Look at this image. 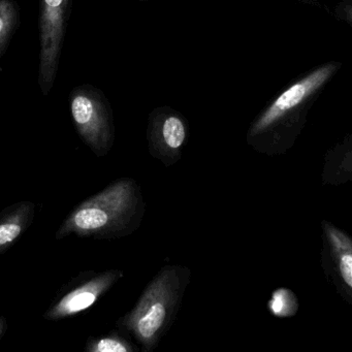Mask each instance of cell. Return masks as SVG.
Listing matches in <instances>:
<instances>
[{
	"label": "cell",
	"instance_id": "6da1fadb",
	"mask_svg": "<svg viewBox=\"0 0 352 352\" xmlns=\"http://www.w3.org/2000/svg\"><path fill=\"white\" fill-rule=\"evenodd\" d=\"M144 201L135 180L115 181L104 190L82 201L57 230V240L79 238L114 239L129 236L141 223Z\"/></svg>",
	"mask_w": 352,
	"mask_h": 352
},
{
	"label": "cell",
	"instance_id": "7a4b0ae2",
	"mask_svg": "<svg viewBox=\"0 0 352 352\" xmlns=\"http://www.w3.org/2000/svg\"><path fill=\"white\" fill-rule=\"evenodd\" d=\"M190 272L180 265H166L148 284L131 312L119 323L151 351L160 343L176 317Z\"/></svg>",
	"mask_w": 352,
	"mask_h": 352
},
{
	"label": "cell",
	"instance_id": "3957f363",
	"mask_svg": "<svg viewBox=\"0 0 352 352\" xmlns=\"http://www.w3.org/2000/svg\"><path fill=\"white\" fill-rule=\"evenodd\" d=\"M71 113L84 143L96 156L107 155L113 145V126L100 94L89 86L76 88L71 96Z\"/></svg>",
	"mask_w": 352,
	"mask_h": 352
},
{
	"label": "cell",
	"instance_id": "277c9868",
	"mask_svg": "<svg viewBox=\"0 0 352 352\" xmlns=\"http://www.w3.org/2000/svg\"><path fill=\"white\" fill-rule=\"evenodd\" d=\"M71 3L72 0H42L38 84L43 96L50 94L56 79Z\"/></svg>",
	"mask_w": 352,
	"mask_h": 352
},
{
	"label": "cell",
	"instance_id": "5b68a950",
	"mask_svg": "<svg viewBox=\"0 0 352 352\" xmlns=\"http://www.w3.org/2000/svg\"><path fill=\"white\" fill-rule=\"evenodd\" d=\"M120 270H108L67 292L45 314L47 320L56 321L79 314L94 306L123 277Z\"/></svg>",
	"mask_w": 352,
	"mask_h": 352
},
{
	"label": "cell",
	"instance_id": "8992f818",
	"mask_svg": "<svg viewBox=\"0 0 352 352\" xmlns=\"http://www.w3.org/2000/svg\"><path fill=\"white\" fill-rule=\"evenodd\" d=\"M327 248V276L333 278L340 294L351 302L352 242L348 234L329 222H322Z\"/></svg>",
	"mask_w": 352,
	"mask_h": 352
},
{
	"label": "cell",
	"instance_id": "52a82bcc",
	"mask_svg": "<svg viewBox=\"0 0 352 352\" xmlns=\"http://www.w3.org/2000/svg\"><path fill=\"white\" fill-rule=\"evenodd\" d=\"M329 73H331V69L324 67L320 71L315 72L314 74L310 75V77L302 80L300 83L296 84V85L292 86L289 89L286 90L272 104L271 108L255 123L252 131H251L253 137L258 135L261 131H265L278 119L281 118L286 113L292 110L294 107L300 104L311 92L314 91L317 87H319L325 81V79L329 77Z\"/></svg>",
	"mask_w": 352,
	"mask_h": 352
},
{
	"label": "cell",
	"instance_id": "ba28073f",
	"mask_svg": "<svg viewBox=\"0 0 352 352\" xmlns=\"http://www.w3.org/2000/svg\"><path fill=\"white\" fill-rule=\"evenodd\" d=\"M36 206L21 201L0 214V254L11 248L32 224Z\"/></svg>",
	"mask_w": 352,
	"mask_h": 352
},
{
	"label": "cell",
	"instance_id": "9c48e42d",
	"mask_svg": "<svg viewBox=\"0 0 352 352\" xmlns=\"http://www.w3.org/2000/svg\"><path fill=\"white\" fill-rule=\"evenodd\" d=\"M19 22V10L13 0H0V56L3 54Z\"/></svg>",
	"mask_w": 352,
	"mask_h": 352
},
{
	"label": "cell",
	"instance_id": "30bf717a",
	"mask_svg": "<svg viewBox=\"0 0 352 352\" xmlns=\"http://www.w3.org/2000/svg\"><path fill=\"white\" fill-rule=\"evenodd\" d=\"M267 309L278 318L294 316L298 310V300L296 294L285 287L277 288L267 302Z\"/></svg>",
	"mask_w": 352,
	"mask_h": 352
},
{
	"label": "cell",
	"instance_id": "8fae6325",
	"mask_svg": "<svg viewBox=\"0 0 352 352\" xmlns=\"http://www.w3.org/2000/svg\"><path fill=\"white\" fill-rule=\"evenodd\" d=\"M138 348L119 335L91 339L86 346L88 352H133Z\"/></svg>",
	"mask_w": 352,
	"mask_h": 352
},
{
	"label": "cell",
	"instance_id": "7c38bea8",
	"mask_svg": "<svg viewBox=\"0 0 352 352\" xmlns=\"http://www.w3.org/2000/svg\"><path fill=\"white\" fill-rule=\"evenodd\" d=\"M164 144L170 149L178 150L182 147L186 138L184 124L177 117H168L162 126Z\"/></svg>",
	"mask_w": 352,
	"mask_h": 352
},
{
	"label": "cell",
	"instance_id": "4fadbf2b",
	"mask_svg": "<svg viewBox=\"0 0 352 352\" xmlns=\"http://www.w3.org/2000/svg\"><path fill=\"white\" fill-rule=\"evenodd\" d=\"M6 329H7V322H6L5 318L0 317V338L3 337Z\"/></svg>",
	"mask_w": 352,
	"mask_h": 352
}]
</instances>
